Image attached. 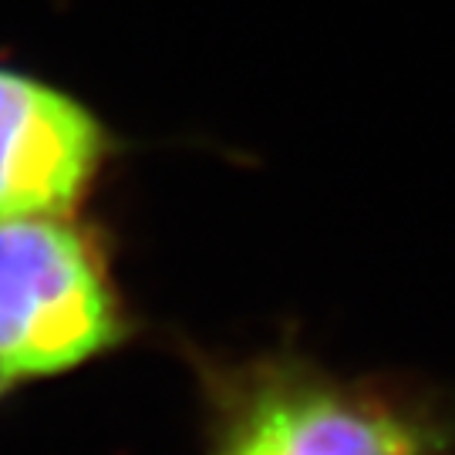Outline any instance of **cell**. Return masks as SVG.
<instances>
[{
  "mask_svg": "<svg viewBox=\"0 0 455 455\" xmlns=\"http://www.w3.org/2000/svg\"><path fill=\"white\" fill-rule=\"evenodd\" d=\"M199 408L203 455H455V385L344 374L287 334L216 351L176 334Z\"/></svg>",
  "mask_w": 455,
  "mask_h": 455,
  "instance_id": "1",
  "label": "cell"
},
{
  "mask_svg": "<svg viewBox=\"0 0 455 455\" xmlns=\"http://www.w3.org/2000/svg\"><path fill=\"white\" fill-rule=\"evenodd\" d=\"M142 331L98 216L0 220V408L115 358Z\"/></svg>",
  "mask_w": 455,
  "mask_h": 455,
  "instance_id": "2",
  "label": "cell"
},
{
  "mask_svg": "<svg viewBox=\"0 0 455 455\" xmlns=\"http://www.w3.org/2000/svg\"><path fill=\"white\" fill-rule=\"evenodd\" d=\"M129 152L82 92L0 58V220L92 212Z\"/></svg>",
  "mask_w": 455,
  "mask_h": 455,
  "instance_id": "3",
  "label": "cell"
}]
</instances>
